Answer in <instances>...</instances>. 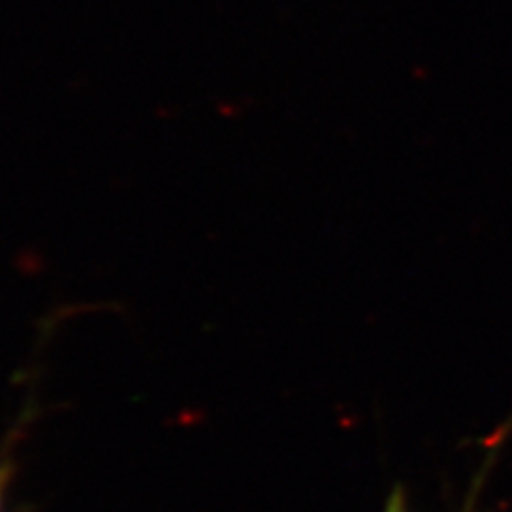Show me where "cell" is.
<instances>
[{
    "label": "cell",
    "mask_w": 512,
    "mask_h": 512,
    "mask_svg": "<svg viewBox=\"0 0 512 512\" xmlns=\"http://www.w3.org/2000/svg\"><path fill=\"white\" fill-rule=\"evenodd\" d=\"M384 512H408L402 489H395V491L391 493V498H389L387 508H384Z\"/></svg>",
    "instance_id": "obj_1"
}]
</instances>
